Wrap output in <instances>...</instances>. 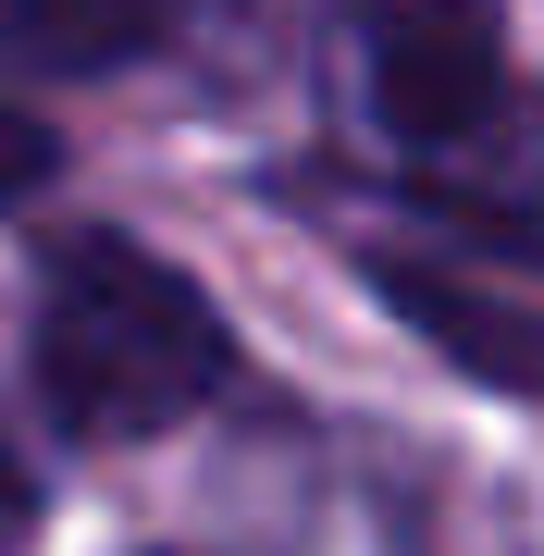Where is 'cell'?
Returning a JSON list of instances; mask_svg holds the SVG:
<instances>
[{
    "label": "cell",
    "instance_id": "obj_1",
    "mask_svg": "<svg viewBox=\"0 0 544 556\" xmlns=\"http://www.w3.org/2000/svg\"><path fill=\"white\" fill-rule=\"evenodd\" d=\"M223 383V321L174 273L162 248L75 236L50 248L38 285V396L62 408V433L112 445V433H174Z\"/></svg>",
    "mask_w": 544,
    "mask_h": 556
},
{
    "label": "cell",
    "instance_id": "obj_2",
    "mask_svg": "<svg viewBox=\"0 0 544 556\" xmlns=\"http://www.w3.org/2000/svg\"><path fill=\"white\" fill-rule=\"evenodd\" d=\"M371 112L421 161L470 174H544V100L507 75V38L483 0H371Z\"/></svg>",
    "mask_w": 544,
    "mask_h": 556
},
{
    "label": "cell",
    "instance_id": "obj_3",
    "mask_svg": "<svg viewBox=\"0 0 544 556\" xmlns=\"http://www.w3.org/2000/svg\"><path fill=\"white\" fill-rule=\"evenodd\" d=\"M371 285L396 298L445 358H470L483 383H520V396H544V309L520 298H483L470 273H445V260H371Z\"/></svg>",
    "mask_w": 544,
    "mask_h": 556
},
{
    "label": "cell",
    "instance_id": "obj_4",
    "mask_svg": "<svg viewBox=\"0 0 544 556\" xmlns=\"http://www.w3.org/2000/svg\"><path fill=\"white\" fill-rule=\"evenodd\" d=\"M149 38H162V0H0V50L50 75H100Z\"/></svg>",
    "mask_w": 544,
    "mask_h": 556
},
{
    "label": "cell",
    "instance_id": "obj_5",
    "mask_svg": "<svg viewBox=\"0 0 544 556\" xmlns=\"http://www.w3.org/2000/svg\"><path fill=\"white\" fill-rule=\"evenodd\" d=\"M50 161H62V137H50L25 100H0V211H25V199H38V186H50Z\"/></svg>",
    "mask_w": 544,
    "mask_h": 556
},
{
    "label": "cell",
    "instance_id": "obj_6",
    "mask_svg": "<svg viewBox=\"0 0 544 556\" xmlns=\"http://www.w3.org/2000/svg\"><path fill=\"white\" fill-rule=\"evenodd\" d=\"M25 519H38V495H25V470H13V457H0V556L25 544Z\"/></svg>",
    "mask_w": 544,
    "mask_h": 556
}]
</instances>
